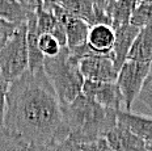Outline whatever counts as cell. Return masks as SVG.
I'll use <instances>...</instances> for the list:
<instances>
[{"instance_id":"1","label":"cell","mask_w":152,"mask_h":151,"mask_svg":"<svg viewBox=\"0 0 152 151\" xmlns=\"http://www.w3.org/2000/svg\"><path fill=\"white\" fill-rule=\"evenodd\" d=\"M3 128L29 146H46L68 138L62 105L43 68L26 71L9 83Z\"/></svg>"},{"instance_id":"2","label":"cell","mask_w":152,"mask_h":151,"mask_svg":"<svg viewBox=\"0 0 152 151\" xmlns=\"http://www.w3.org/2000/svg\"><path fill=\"white\" fill-rule=\"evenodd\" d=\"M68 138L77 144L89 143L105 138L117 125V112L104 108L84 95L72 103L62 105Z\"/></svg>"},{"instance_id":"3","label":"cell","mask_w":152,"mask_h":151,"mask_svg":"<svg viewBox=\"0 0 152 151\" xmlns=\"http://www.w3.org/2000/svg\"><path fill=\"white\" fill-rule=\"evenodd\" d=\"M43 72L61 105L72 103L81 93L84 78L79 70V61L67 48H62L58 55L45 58Z\"/></svg>"},{"instance_id":"4","label":"cell","mask_w":152,"mask_h":151,"mask_svg":"<svg viewBox=\"0 0 152 151\" xmlns=\"http://www.w3.org/2000/svg\"><path fill=\"white\" fill-rule=\"evenodd\" d=\"M28 71L26 23L17 28L13 36L0 49V74L12 83Z\"/></svg>"},{"instance_id":"5","label":"cell","mask_w":152,"mask_h":151,"mask_svg":"<svg viewBox=\"0 0 152 151\" xmlns=\"http://www.w3.org/2000/svg\"><path fill=\"white\" fill-rule=\"evenodd\" d=\"M152 63L126 61L118 71L117 87L122 95V101L125 103L126 111L130 112L134 100L138 97L143 83L151 70Z\"/></svg>"},{"instance_id":"6","label":"cell","mask_w":152,"mask_h":151,"mask_svg":"<svg viewBox=\"0 0 152 151\" xmlns=\"http://www.w3.org/2000/svg\"><path fill=\"white\" fill-rule=\"evenodd\" d=\"M79 70L84 80L115 83L118 76V71L114 67L112 54L101 55L92 53L89 55H85L79 62Z\"/></svg>"},{"instance_id":"7","label":"cell","mask_w":152,"mask_h":151,"mask_svg":"<svg viewBox=\"0 0 152 151\" xmlns=\"http://www.w3.org/2000/svg\"><path fill=\"white\" fill-rule=\"evenodd\" d=\"M81 95L91 99L104 108L119 111L122 101V95L119 92L117 83H101V81L84 80Z\"/></svg>"},{"instance_id":"8","label":"cell","mask_w":152,"mask_h":151,"mask_svg":"<svg viewBox=\"0 0 152 151\" xmlns=\"http://www.w3.org/2000/svg\"><path fill=\"white\" fill-rule=\"evenodd\" d=\"M114 33H115V38H114L112 56L114 67L117 71H119L122 65L127 61L129 51L139 33V28L135 25L127 24L114 29Z\"/></svg>"},{"instance_id":"9","label":"cell","mask_w":152,"mask_h":151,"mask_svg":"<svg viewBox=\"0 0 152 151\" xmlns=\"http://www.w3.org/2000/svg\"><path fill=\"white\" fill-rule=\"evenodd\" d=\"M105 139L114 151H147L143 139L118 124L105 135Z\"/></svg>"},{"instance_id":"10","label":"cell","mask_w":152,"mask_h":151,"mask_svg":"<svg viewBox=\"0 0 152 151\" xmlns=\"http://www.w3.org/2000/svg\"><path fill=\"white\" fill-rule=\"evenodd\" d=\"M117 124L126 128L132 134H135L145 143L152 142V118L144 116L134 114L127 111L117 112Z\"/></svg>"},{"instance_id":"11","label":"cell","mask_w":152,"mask_h":151,"mask_svg":"<svg viewBox=\"0 0 152 151\" xmlns=\"http://www.w3.org/2000/svg\"><path fill=\"white\" fill-rule=\"evenodd\" d=\"M115 33L110 25H93L89 26L87 36V46L94 54H112Z\"/></svg>"},{"instance_id":"12","label":"cell","mask_w":152,"mask_h":151,"mask_svg":"<svg viewBox=\"0 0 152 151\" xmlns=\"http://www.w3.org/2000/svg\"><path fill=\"white\" fill-rule=\"evenodd\" d=\"M38 33L36 13H28L26 18V49H28V71L36 72L43 68L45 56L38 49Z\"/></svg>"},{"instance_id":"13","label":"cell","mask_w":152,"mask_h":151,"mask_svg":"<svg viewBox=\"0 0 152 151\" xmlns=\"http://www.w3.org/2000/svg\"><path fill=\"white\" fill-rule=\"evenodd\" d=\"M127 61L152 63V25L140 28L129 51Z\"/></svg>"},{"instance_id":"14","label":"cell","mask_w":152,"mask_h":151,"mask_svg":"<svg viewBox=\"0 0 152 151\" xmlns=\"http://www.w3.org/2000/svg\"><path fill=\"white\" fill-rule=\"evenodd\" d=\"M56 4L68 12L71 16L80 18L92 26L96 7L93 0H56Z\"/></svg>"},{"instance_id":"15","label":"cell","mask_w":152,"mask_h":151,"mask_svg":"<svg viewBox=\"0 0 152 151\" xmlns=\"http://www.w3.org/2000/svg\"><path fill=\"white\" fill-rule=\"evenodd\" d=\"M0 18L20 25L26 23L28 12L18 0H0Z\"/></svg>"},{"instance_id":"16","label":"cell","mask_w":152,"mask_h":151,"mask_svg":"<svg viewBox=\"0 0 152 151\" xmlns=\"http://www.w3.org/2000/svg\"><path fill=\"white\" fill-rule=\"evenodd\" d=\"M138 5V0H121L109 13L110 25L113 29L130 24V18Z\"/></svg>"},{"instance_id":"17","label":"cell","mask_w":152,"mask_h":151,"mask_svg":"<svg viewBox=\"0 0 152 151\" xmlns=\"http://www.w3.org/2000/svg\"><path fill=\"white\" fill-rule=\"evenodd\" d=\"M0 151H29V144L3 128L0 129Z\"/></svg>"},{"instance_id":"18","label":"cell","mask_w":152,"mask_h":151,"mask_svg":"<svg viewBox=\"0 0 152 151\" xmlns=\"http://www.w3.org/2000/svg\"><path fill=\"white\" fill-rule=\"evenodd\" d=\"M130 24L139 29L152 25V3H139L131 15Z\"/></svg>"},{"instance_id":"19","label":"cell","mask_w":152,"mask_h":151,"mask_svg":"<svg viewBox=\"0 0 152 151\" xmlns=\"http://www.w3.org/2000/svg\"><path fill=\"white\" fill-rule=\"evenodd\" d=\"M38 49H39L41 54L45 58H51V56L58 55L62 48L51 34H39V37H38Z\"/></svg>"},{"instance_id":"20","label":"cell","mask_w":152,"mask_h":151,"mask_svg":"<svg viewBox=\"0 0 152 151\" xmlns=\"http://www.w3.org/2000/svg\"><path fill=\"white\" fill-rule=\"evenodd\" d=\"M29 151H80V146L69 138L46 146H29Z\"/></svg>"},{"instance_id":"21","label":"cell","mask_w":152,"mask_h":151,"mask_svg":"<svg viewBox=\"0 0 152 151\" xmlns=\"http://www.w3.org/2000/svg\"><path fill=\"white\" fill-rule=\"evenodd\" d=\"M138 97L147 108L152 109V65H151V70L148 72L147 78H145L143 87H142Z\"/></svg>"},{"instance_id":"22","label":"cell","mask_w":152,"mask_h":151,"mask_svg":"<svg viewBox=\"0 0 152 151\" xmlns=\"http://www.w3.org/2000/svg\"><path fill=\"white\" fill-rule=\"evenodd\" d=\"M20 25L9 23V21H5V20H3V18H0V49L8 42L9 38L13 36Z\"/></svg>"},{"instance_id":"23","label":"cell","mask_w":152,"mask_h":151,"mask_svg":"<svg viewBox=\"0 0 152 151\" xmlns=\"http://www.w3.org/2000/svg\"><path fill=\"white\" fill-rule=\"evenodd\" d=\"M9 88V83L0 74V129L4 125V114H5V99Z\"/></svg>"},{"instance_id":"24","label":"cell","mask_w":152,"mask_h":151,"mask_svg":"<svg viewBox=\"0 0 152 151\" xmlns=\"http://www.w3.org/2000/svg\"><path fill=\"white\" fill-rule=\"evenodd\" d=\"M79 146H80V151H114L106 142L105 138H101V139L93 141L89 143L79 144Z\"/></svg>"},{"instance_id":"25","label":"cell","mask_w":152,"mask_h":151,"mask_svg":"<svg viewBox=\"0 0 152 151\" xmlns=\"http://www.w3.org/2000/svg\"><path fill=\"white\" fill-rule=\"evenodd\" d=\"M20 3L24 5L28 13H36L38 9L43 8L42 0H20Z\"/></svg>"},{"instance_id":"26","label":"cell","mask_w":152,"mask_h":151,"mask_svg":"<svg viewBox=\"0 0 152 151\" xmlns=\"http://www.w3.org/2000/svg\"><path fill=\"white\" fill-rule=\"evenodd\" d=\"M42 1H43V9L49 12H51L53 7L56 4V0H42Z\"/></svg>"},{"instance_id":"27","label":"cell","mask_w":152,"mask_h":151,"mask_svg":"<svg viewBox=\"0 0 152 151\" xmlns=\"http://www.w3.org/2000/svg\"><path fill=\"white\" fill-rule=\"evenodd\" d=\"M93 3L97 5V7L105 9V0H93Z\"/></svg>"},{"instance_id":"28","label":"cell","mask_w":152,"mask_h":151,"mask_svg":"<svg viewBox=\"0 0 152 151\" xmlns=\"http://www.w3.org/2000/svg\"><path fill=\"white\" fill-rule=\"evenodd\" d=\"M139 3H152V0H138V4Z\"/></svg>"},{"instance_id":"29","label":"cell","mask_w":152,"mask_h":151,"mask_svg":"<svg viewBox=\"0 0 152 151\" xmlns=\"http://www.w3.org/2000/svg\"><path fill=\"white\" fill-rule=\"evenodd\" d=\"M18 1H20V0H18Z\"/></svg>"}]
</instances>
